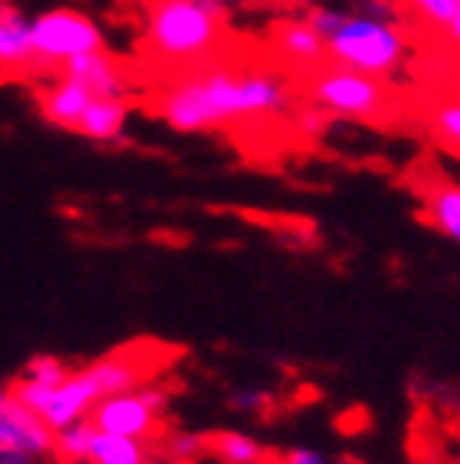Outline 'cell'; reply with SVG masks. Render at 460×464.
<instances>
[{"instance_id":"5bb4252c","label":"cell","mask_w":460,"mask_h":464,"mask_svg":"<svg viewBox=\"0 0 460 464\" xmlns=\"http://www.w3.org/2000/svg\"><path fill=\"white\" fill-rule=\"evenodd\" d=\"M424 216L444 239L457 243L460 239V188L454 186V182H437V186L430 188V196H426Z\"/></svg>"},{"instance_id":"2e32d148","label":"cell","mask_w":460,"mask_h":464,"mask_svg":"<svg viewBox=\"0 0 460 464\" xmlns=\"http://www.w3.org/2000/svg\"><path fill=\"white\" fill-rule=\"evenodd\" d=\"M208 451L216 454L219 464H263L265 458V448L259 444V438L245 434V430H219L208 441Z\"/></svg>"},{"instance_id":"52a82bcc","label":"cell","mask_w":460,"mask_h":464,"mask_svg":"<svg viewBox=\"0 0 460 464\" xmlns=\"http://www.w3.org/2000/svg\"><path fill=\"white\" fill-rule=\"evenodd\" d=\"M0 448L37 461L54 454V430L44 428V420H37L11 391H0Z\"/></svg>"},{"instance_id":"3957f363","label":"cell","mask_w":460,"mask_h":464,"mask_svg":"<svg viewBox=\"0 0 460 464\" xmlns=\"http://www.w3.org/2000/svg\"><path fill=\"white\" fill-rule=\"evenodd\" d=\"M322 44H326L330 64L359 71V74L380 78V82L400 74L410 58V41L400 27L390 21L367 17V14H343L340 27Z\"/></svg>"},{"instance_id":"d4e9b609","label":"cell","mask_w":460,"mask_h":464,"mask_svg":"<svg viewBox=\"0 0 460 464\" xmlns=\"http://www.w3.org/2000/svg\"><path fill=\"white\" fill-rule=\"evenodd\" d=\"M296 125H300L302 135H320L322 125H326V115H322L320 108H306V111L296 115Z\"/></svg>"},{"instance_id":"5b68a950","label":"cell","mask_w":460,"mask_h":464,"mask_svg":"<svg viewBox=\"0 0 460 464\" xmlns=\"http://www.w3.org/2000/svg\"><path fill=\"white\" fill-rule=\"evenodd\" d=\"M104 47V27L78 7H47L31 17V71L61 74L68 61Z\"/></svg>"},{"instance_id":"30bf717a","label":"cell","mask_w":460,"mask_h":464,"mask_svg":"<svg viewBox=\"0 0 460 464\" xmlns=\"http://www.w3.org/2000/svg\"><path fill=\"white\" fill-rule=\"evenodd\" d=\"M31 71V14L17 0H0V74Z\"/></svg>"},{"instance_id":"e0dca14e","label":"cell","mask_w":460,"mask_h":464,"mask_svg":"<svg viewBox=\"0 0 460 464\" xmlns=\"http://www.w3.org/2000/svg\"><path fill=\"white\" fill-rule=\"evenodd\" d=\"M430 128L444 149L457 151L460 145V102L457 98H444L434 111H430Z\"/></svg>"},{"instance_id":"cb8c5ba5","label":"cell","mask_w":460,"mask_h":464,"mask_svg":"<svg viewBox=\"0 0 460 464\" xmlns=\"http://www.w3.org/2000/svg\"><path fill=\"white\" fill-rule=\"evenodd\" d=\"M283 464H333L320 448H289L283 454Z\"/></svg>"},{"instance_id":"ba28073f","label":"cell","mask_w":460,"mask_h":464,"mask_svg":"<svg viewBox=\"0 0 460 464\" xmlns=\"http://www.w3.org/2000/svg\"><path fill=\"white\" fill-rule=\"evenodd\" d=\"M61 74L71 78V82L84 84L94 98H128V92H131V78H128L125 64L115 54H108V47L68 61L61 68Z\"/></svg>"},{"instance_id":"4316f807","label":"cell","mask_w":460,"mask_h":464,"mask_svg":"<svg viewBox=\"0 0 460 464\" xmlns=\"http://www.w3.org/2000/svg\"><path fill=\"white\" fill-rule=\"evenodd\" d=\"M336 464H363V461H357V458H343V461H336Z\"/></svg>"},{"instance_id":"603a6c76","label":"cell","mask_w":460,"mask_h":464,"mask_svg":"<svg viewBox=\"0 0 460 464\" xmlns=\"http://www.w3.org/2000/svg\"><path fill=\"white\" fill-rule=\"evenodd\" d=\"M359 14H367V17H377V21L397 24V0H363Z\"/></svg>"},{"instance_id":"44dd1931","label":"cell","mask_w":460,"mask_h":464,"mask_svg":"<svg viewBox=\"0 0 460 464\" xmlns=\"http://www.w3.org/2000/svg\"><path fill=\"white\" fill-rule=\"evenodd\" d=\"M343 14L346 11H340V7H326V4H312L310 7V14H306V24H310L312 31L326 41V37L333 34L336 27H340V21H343Z\"/></svg>"},{"instance_id":"9a60e30c","label":"cell","mask_w":460,"mask_h":464,"mask_svg":"<svg viewBox=\"0 0 460 464\" xmlns=\"http://www.w3.org/2000/svg\"><path fill=\"white\" fill-rule=\"evenodd\" d=\"M407 11L450 44L460 41V0H407Z\"/></svg>"},{"instance_id":"7a4b0ae2","label":"cell","mask_w":460,"mask_h":464,"mask_svg":"<svg viewBox=\"0 0 460 464\" xmlns=\"http://www.w3.org/2000/svg\"><path fill=\"white\" fill-rule=\"evenodd\" d=\"M232 7L225 0H149L141 41L165 68L196 71L225 44Z\"/></svg>"},{"instance_id":"ffe728a7","label":"cell","mask_w":460,"mask_h":464,"mask_svg":"<svg viewBox=\"0 0 460 464\" xmlns=\"http://www.w3.org/2000/svg\"><path fill=\"white\" fill-rule=\"evenodd\" d=\"M168 451H172L175 461L196 464L198 458H206L208 454V441L202 438V434H175L172 444H168Z\"/></svg>"},{"instance_id":"d6986e66","label":"cell","mask_w":460,"mask_h":464,"mask_svg":"<svg viewBox=\"0 0 460 464\" xmlns=\"http://www.w3.org/2000/svg\"><path fill=\"white\" fill-rule=\"evenodd\" d=\"M88 438H91V424H88V420H78V424H68V428L54 430V454L68 464L84 461Z\"/></svg>"},{"instance_id":"4fadbf2b","label":"cell","mask_w":460,"mask_h":464,"mask_svg":"<svg viewBox=\"0 0 460 464\" xmlns=\"http://www.w3.org/2000/svg\"><path fill=\"white\" fill-rule=\"evenodd\" d=\"M91 424V420H88ZM88 464H151V451L145 441L135 438H118V434H104L91 424V438H88Z\"/></svg>"},{"instance_id":"6da1fadb","label":"cell","mask_w":460,"mask_h":464,"mask_svg":"<svg viewBox=\"0 0 460 464\" xmlns=\"http://www.w3.org/2000/svg\"><path fill=\"white\" fill-rule=\"evenodd\" d=\"M292 108V84L273 68H229L202 64L165 84L155 111L172 131L198 135L242 121L286 118Z\"/></svg>"},{"instance_id":"484cf974","label":"cell","mask_w":460,"mask_h":464,"mask_svg":"<svg viewBox=\"0 0 460 464\" xmlns=\"http://www.w3.org/2000/svg\"><path fill=\"white\" fill-rule=\"evenodd\" d=\"M225 4H229V7H235V4H255V0H225ZM289 4H300V7H312V0H289Z\"/></svg>"},{"instance_id":"277c9868","label":"cell","mask_w":460,"mask_h":464,"mask_svg":"<svg viewBox=\"0 0 460 464\" xmlns=\"http://www.w3.org/2000/svg\"><path fill=\"white\" fill-rule=\"evenodd\" d=\"M306 98L322 115L350 118V121H380L393 111L390 84L369 78L359 71L340 68V64H320L306 74Z\"/></svg>"},{"instance_id":"8992f818","label":"cell","mask_w":460,"mask_h":464,"mask_svg":"<svg viewBox=\"0 0 460 464\" xmlns=\"http://www.w3.org/2000/svg\"><path fill=\"white\" fill-rule=\"evenodd\" d=\"M172 407V394L168 387L161 383H139L131 391H121V394H111L98 401L91 407V420L94 428L104 430V434H118V438H135V441H149L151 434L158 430L165 411Z\"/></svg>"},{"instance_id":"7c38bea8","label":"cell","mask_w":460,"mask_h":464,"mask_svg":"<svg viewBox=\"0 0 460 464\" xmlns=\"http://www.w3.org/2000/svg\"><path fill=\"white\" fill-rule=\"evenodd\" d=\"M128 121H131L128 98H91V105L81 115L74 131L98 141V145H115V141L125 139Z\"/></svg>"},{"instance_id":"8fae6325","label":"cell","mask_w":460,"mask_h":464,"mask_svg":"<svg viewBox=\"0 0 460 464\" xmlns=\"http://www.w3.org/2000/svg\"><path fill=\"white\" fill-rule=\"evenodd\" d=\"M94 94L84 88V84L71 82V78H64V74H58L54 82L44 84V92H41V115H44V121H51V125L58 128H68V131H74L81 121V115L88 111V105H91Z\"/></svg>"},{"instance_id":"ac0fdd59","label":"cell","mask_w":460,"mask_h":464,"mask_svg":"<svg viewBox=\"0 0 460 464\" xmlns=\"http://www.w3.org/2000/svg\"><path fill=\"white\" fill-rule=\"evenodd\" d=\"M71 363H64L61 357H51V353H37V357L27 360L21 381L37 383V387H58V383L68 381Z\"/></svg>"},{"instance_id":"7402d4cb","label":"cell","mask_w":460,"mask_h":464,"mask_svg":"<svg viewBox=\"0 0 460 464\" xmlns=\"http://www.w3.org/2000/svg\"><path fill=\"white\" fill-rule=\"evenodd\" d=\"M229 404L235 414H259L269 404V394L259 391V387H235L229 394Z\"/></svg>"},{"instance_id":"9c48e42d","label":"cell","mask_w":460,"mask_h":464,"mask_svg":"<svg viewBox=\"0 0 460 464\" xmlns=\"http://www.w3.org/2000/svg\"><path fill=\"white\" fill-rule=\"evenodd\" d=\"M273 51H276V58L286 68H296L302 74H310L320 64H326V44H322V37L306 24V17L279 21L276 31H273Z\"/></svg>"}]
</instances>
